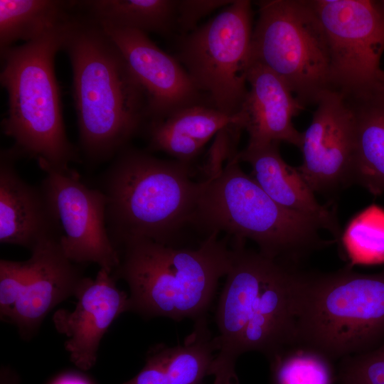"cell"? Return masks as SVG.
I'll return each instance as SVG.
<instances>
[{"mask_svg": "<svg viewBox=\"0 0 384 384\" xmlns=\"http://www.w3.org/2000/svg\"><path fill=\"white\" fill-rule=\"evenodd\" d=\"M233 238L232 258L219 298L213 384H239L235 364L246 352L269 363L296 346L293 289L297 266L270 258Z\"/></svg>", "mask_w": 384, "mask_h": 384, "instance_id": "6da1fadb", "label": "cell"}, {"mask_svg": "<svg viewBox=\"0 0 384 384\" xmlns=\"http://www.w3.org/2000/svg\"><path fill=\"white\" fill-rule=\"evenodd\" d=\"M73 73L79 151L113 159L150 122L148 101L122 53L95 21L75 11L64 33Z\"/></svg>", "mask_w": 384, "mask_h": 384, "instance_id": "7a4b0ae2", "label": "cell"}, {"mask_svg": "<svg viewBox=\"0 0 384 384\" xmlns=\"http://www.w3.org/2000/svg\"><path fill=\"white\" fill-rule=\"evenodd\" d=\"M192 174L190 163L158 159L129 146L112 159L101 191L117 250L139 239L175 247L176 235L191 224L201 190L202 181H192Z\"/></svg>", "mask_w": 384, "mask_h": 384, "instance_id": "3957f363", "label": "cell"}, {"mask_svg": "<svg viewBox=\"0 0 384 384\" xmlns=\"http://www.w3.org/2000/svg\"><path fill=\"white\" fill-rule=\"evenodd\" d=\"M218 236L208 235L194 249L146 239L121 246L120 263L113 274L128 284L130 311L176 321L206 315L231 263L228 238Z\"/></svg>", "mask_w": 384, "mask_h": 384, "instance_id": "277c9868", "label": "cell"}, {"mask_svg": "<svg viewBox=\"0 0 384 384\" xmlns=\"http://www.w3.org/2000/svg\"><path fill=\"white\" fill-rule=\"evenodd\" d=\"M352 267L331 272H296V346L333 363L384 343V270L362 274Z\"/></svg>", "mask_w": 384, "mask_h": 384, "instance_id": "5b68a950", "label": "cell"}, {"mask_svg": "<svg viewBox=\"0 0 384 384\" xmlns=\"http://www.w3.org/2000/svg\"><path fill=\"white\" fill-rule=\"evenodd\" d=\"M236 154L215 176L202 181L191 224L208 235L223 232L251 240L264 255L295 266L334 242L320 238L321 228L314 219L274 201L242 170Z\"/></svg>", "mask_w": 384, "mask_h": 384, "instance_id": "8992f818", "label": "cell"}, {"mask_svg": "<svg viewBox=\"0 0 384 384\" xmlns=\"http://www.w3.org/2000/svg\"><path fill=\"white\" fill-rule=\"evenodd\" d=\"M70 21L0 53V82L8 95L4 134L14 141L13 146L21 156L42 159L60 169L80 161L79 149L66 134L55 72V58L62 50Z\"/></svg>", "mask_w": 384, "mask_h": 384, "instance_id": "52a82bcc", "label": "cell"}, {"mask_svg": "<svg viewBox=\"0 0 384 384\" xmlns=\"http://www.w3.org/2000/svg\"><path fill=\"white\" fill-rule=\"evenodd\" d=\"M257 4L251 63L279 77L303 106L316 104L332 87L329 43L311 1L265 0Z\"/></svg>", "mask_w": 384, "mask_h": 384, "instance_id": "ba28073f", "label": "cell"}, {"mask_svg": "<svg viewBox=\"0 0 384 384\" xmlns=\"http://www.w3.org/2000/svg\"><path fill=\"white\" fill-rule=\"evenodd\" d=\"M252 31L251 2L236 0L181 36L177 60L210 106L228 114L240 112L247 92Z\"/></svg>", "mask_w": 384, "mask_h": 384, "instance_id": "9c48e42d", "label": "cell"}, {"mask_svg": "<svg viewBox=\"0 0 384 384\" xmlns=\"http://www.w3.org/2000/svg\"><path fill=\"white\" fill-rule=\"evenodd\" d=\"M331 58L332 90L348 101L384 92V14L370 0H314Z\"/></svg>", "mask_w": 384, "mask_h": 384, "instance_id": "30bf717a", "label": "cell"}, {"mask_svg": "<svg viewBox=\"0 0 384 384\" xmlns=\"http://www.w3.org/2000/svg\"><path fill=\"white\" fill-rule=\"evenodd\" d=\"M37 162L46 174L40 187L58 223L65 255L78 265L96 263L113 273L120 255L108 233L105 193L87 187L70 168L60 169L42 159Z\"/></svg>", "mask_w": 384, "mask_h": 384, "instance_id": "8fae6325", "label": "cell"}, {"mask_svg": "<svg viewBox=\"0 0 384 384\" xmlns=\"http://www.w3.org/2000/svg\"><path fill=\"white\" fill-rule=\"evenodd\" d=\"M302 132V164L297 167L314 192L329 193L352 184L356 117L339 92H326Z\"/></svg>", "mask_w": 384, "mask_h": 384, "instance_id": "7c38bea8", "label": "cell"}, {"mask_svg": "<svg viewBox=\"0 0 384 384\" xmlns=\"http://www.w3.org/2000/svg\"><path fill=\"white\" fill-rule=\"evenodd\" d=\"M99 24L118 47L143 88L148 101L149 123L163 121L185 107L203 104V93L185 68L158 47L146 33Z\"/></svg>", "mask_w": 384, "mask_h": 384, "instance_id": "4fadbf2b", "label": "cell"}, {"mask_svg": "<svg viewBox=\"0 0 384 384\" xmlns=\"http://www.w3.org/2000/svg\"><path fill=\"white\" fill-rule=\"evenodd\" d=\"M112 272L100 268L95 279L84 277L73 310L58 309L53 316L56 330L66 336L65 348L82 370L95 363L102 338L122 313L130 311L129 296L119 289Z\"/></svg>", "mask_w": 384, "mask_h": 384, "instance_id": "5bb4252c", "label": "cell"}, {"mask_svg": "<svg viewBox=\"0 0 384 384\" xmlns=\"http://www.w3.org/2000/svg\"><path fill=\"white\" fill-rule=\"evenodd\" d=\"M31 252L26 287L6 320L25 339L36 332L58 304L75 296L85 277L79 265L65 255L58 238L43 240Z\"/></svg>", "mask_w": 384, "mask_h": 384, "instance_id": "9a60e30c", "label": "cell"}, {"mask_svg": "<svg viewBox=\"0 0 384 384\" xmlns=\"http://www.w3.org/2000/svg\"><path fill=\"white\" fill-rule=\"evenodd\" d=\"M21 157L11 146L0 154V242L31 251L41 242L58 238V223L41 187L21 178L15 165Z\"/></svg>", "mask_w": 384, "mask_h": 384, "instance_id": "2e32d148", "label": "cell"}, {"mask_svg": "<svg viewBox=\"0 0 384 384\" xmlns=\"http://www.w3.org/2000/svg\"><path fill=\"white\" fill-rule=\"evenodd\" d=\"M250 88L240 111L245 117L249 146L282 142L300 148L302 132L292 119L304 106L274 73L257 63H250L247 75Z\"/></svg>", "mask_w": 384, "mask_h": 384, "instance_id": "e0dca14e", "label": "cell"}, {"mask_svg": "<svg viewBox=\"0 0 384 384\" xmlns=\"http://www.w3.org/2000/svg\"><path fill=\"white\" fill-rule=\"evenodd\" d=\"M251 166V176L280 206L309 216L340 242L342 231L334 208L321 205L297 167L282 158L278 143L249 146L235 156Z\"/></svg>", "mask_w": 384, "mask_h": 384, "instance_id": "ac0fdd59", "label": "cell"}, {"mask_svg": "<svg viewBox=\"0 0 384 384\" xmlns=\"http://www.w3.org/2000/svg\"><path fill=\"white\" fill-rule=\"evenodd\" d=\"M348 102L356 117L352 184L378 196L384 192V92Z\"/></svg>", "mask_w": 384, "mask_h": 384, "instance_id": "d6986e66", "label": "cell"}, {"mask_svg": "<svg viewBox=\"0 0 384 384\" xmlns=\"http://www.w3.org/2000/svg\"><path fill=\"white\" fill-rule=\"evenodd\" d=\"M75 9L100 24L167 35L176 29V1L81 0Z\"/></svg>", "mask_w": 384, "mask_h": 384, "instance_id": "ffe728a7", "label": "cell"}, {"mask_svg": "<svg viewBox=\"0 0 384 384\" xmlns=\"http://www.w3.org/2000/svg\"><path fill=\"white\" fill-rule=\"evenodd\" d=\"M73 1L0 0V53L32 41L70 20Z\"/></svg>", "mask_w": 384, "mask_h": 384, "instance_id": "44dd1931", "label": "cell"}, {"mask_svg": "<svg viewBox=\"0 0 384 384\" xmlns=\"http://www.w3.org/2000/svg\"><path fill=\"white\" fill-rule=\"evenodd\" d=\"M152 350L161 361L169 384H206L217 346L204 315L195 320L193 330L183 344H159Z\"/></svg>", "mask_w": 384, "mask_h": 384, "instance_id": "7402d4cb", "label": "cell"}, {"mask_svg": "<svg viewBox=\"0 0 384 384\" xmlns=\"http://www.w3.org/2000/svg\"><path fill=\"white\" fill-rule=\"evenodd\" d=\"M350 265L384 262V209L372 205L358 213L342 234Z\"/></svg>", "mask_w": 384, "mask_h": 384, "instance_id": "603a6c76", "label": "cell"}, {"mask_svg": "<svg viewBox=\"0 0 384 384\" xmlns=\"http://www.w3.org/2000/svg\"><path fill=\"white\" fill-rule=\"evenodd\" d=\"M333 362L302 346L287 349L270 362L274 384H333Z\"/></svg>", "mask_w": 384, "mask_h": 384, "instance_id": "cb8c5ba5", "label": "cell"}, {"mask_svg": "<svg viewBox=\"0 0 384 384\" xmlns=\"http://www.w3.org/2000/svg\"><path fill=\"white\" fill-rule=\"evenodd\" d=\"M159 122L164 128L206 145L221 130L240 127L244 129L242 112L228 114L212 106L195 105L181 109Z\"/></svg>", "mask_w": 384, "mask_h": 384, "instance_id": "d4e9b609", "label": "cell"}, {"mask_svg": "<svg viewBox=\"0 0 384 384\" xmlns=\"http://www.w3.org/2000/svg\"><path fill=\"white\" fill-rule=\"evenodd\" d=\"M336 381L339 384H384V343L368 352L340 360Z\"/></svg>", "mask_w": 384, "mask_h": 384, "instance_id": "484cf974", "label": "cell"}, {"mask_svg": "<svg viewBox=\"0 0 384 384\" xmlns=\"http://www.w3.org/2000/svg\"><path fill=\"white\" fill-rule=\"evenodd\" d=\"M30 261L0 260V317L6 321L26 287Z\"/></svg>", "mask_w": 384, "mask_h": 384, "instance_id": "4316f807", "label": "cell"}, {"mask_svg": "<svg viewBox=\"0 0 384 384\" xmlns=\"http://www.w3.org/2000/svg\"><path fill=\"white\" fill-rule=\"evenodd\" d=\"M226 0H180L176 1V29L181 36L196 28L197 23L217 9L230 4Z\"/></svg>", "mask_w": 384, "mask_h": 384, "instance_id": "83f0119b", "label": "cell"}, {"mask_svg": "<svg viewBox=\"0 0 384 384\" xmlns=\"http://www.w3.org/2000/svg\"><path fill=\"white\" fill-rule=\"evenodd\" d=\"M122 384H169L164 366L156 353L151 348L146 363L140 372Z\"/></svg>", "mask_w": 384, "mask_h": 384, "instance_id": "f1b7e54d", "label": "cell"}, {"mask_svg": "<svg viewBox=\"0 0 384 384\" xmlns=\"http://www.w3.org/2000/svg\"><path fill=\"white\" fill-rule=\"evenodd\" d=\"M50 384H94V383L84 374L66 372L56 377Z\"/></svg>", "mask_w": 384, "mask_h": 384, "instance_id": "f546056e", "label": "cell"}, {"mask_svg": "<svg viewBox=\"0 0 384 384\" xmlns=\"http://www.w3.org/2000/svg\"><path fill=\"white\" fill-rule=\"evenodd\" d=\"M0 384H18V379L12 370L3 368L1 370Z\"/></svg>", "mask_w": 384, "mask_h": 384, "instance_id": "4dcf8cb0", "label": "cell"}, {"mask_svg": "<svg viewBox=\"0 0 384 384\" xmlns=\"http://www.w3.org/2000/svg\"><path fill=\"white\" fill-rule=\"evenodd\" d=\"M380 4L381 9L383 11V13L384 14V1H380Z\"/></svg>", "mask_w": 384, "mask_h": 384, "instance_id": "1f68e13d", "label": "cell"}, {"mask_svg": "<svg viewBox=\"0 0 384 384\" xmlns=\"http://www.w3.org/2000/svg\"><path fill=\"white\" fill-rule=\"evenodd\" d=\"M343 384H353V383H343Z\"/></svg>", "mask_w": 384, "mask_h": 384, "instance_id": "d6a6232c", "label": "cell"}]
</instances>
